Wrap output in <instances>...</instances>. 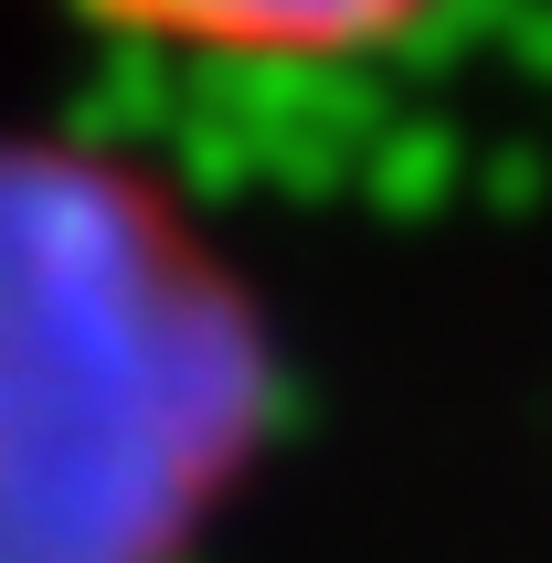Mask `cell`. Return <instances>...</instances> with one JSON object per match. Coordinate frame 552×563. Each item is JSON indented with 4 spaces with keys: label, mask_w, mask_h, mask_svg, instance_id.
I'll return each instance as SVG.
<instances>
[{
    "label": "cell",
    "mask_w": 552,
    "mask_h": 563,
    "mask_svg": "<svg viewBox=\"0 0 552 563\" xmlns=\"http://www.w3.org/2000/svg\"><path fill=\"white\" fill-rule=\"evenodd\" d=\"M75 11H96L128 43H170L213 64H340L404 43L446 0H75Z\"/></svg>",
    "instance_id": "cell-2"
},
{
    "label": "cell",
    "mask_w": 552,
    "mask_h": 563,
    "mask_svg": "<svg viewBox=\"0 0 552 563\" xmlns=\"http://www.w3.org/2000/svg\"><path fill=\"white\" fill-rule=\"evenodd\" d=\"M266 437V341L170 191L0 139V563H181Z\"/></svg>",
    "instance_id": "cell-1"
}]
</instances>
